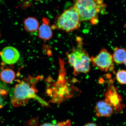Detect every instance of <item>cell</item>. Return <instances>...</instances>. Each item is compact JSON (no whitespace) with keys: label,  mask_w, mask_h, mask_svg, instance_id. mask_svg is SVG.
<instances>
[{"label":"cell","mask_w":126,"mask_h":126,"mask_svg":"<svg viewBox=\"0 0 126 126\" xmlns=\"http://www.w3.org/2000/svg\"><path fill=\"white\" fill-rule=\"evenodd\" d=\"M60 70L57 81L52 85L51 89L47 90V93L52 97L51 101L60 104L66 99L71 98L79 90L66 79L64 62L59 59Z\"/></svg>","instance_id":"cell-1"},{"label":"cell","mask_w":126,"mask_h":126,"mask_svg":"<svg viewBox=\"0 0 126 126\" xmlns=\"http://www.w3.org/2000/svg\"><path fill=\"white\" fill-rule=\"evenodd\" d=\"M31 79V83L25 81L19 82L11 91L10 94L11 101L14 107H18L24 106L31 99L37 100L42 105L47 106V102L37 95V90L33 85L31 83L34 79Z\"/></svg>","instance_id":"cell-2"},{"label":"cell","mask_w":126,"mask_h":126,"mask_svg":"<svg viewBox=\"0 0 126 126\" xmlns=\"http://www.w3.org/2000/svg\"><path fill=\"white\" fill-rule=\"evenodd\" d=\"M74 5L80 21L91 20L94 24L97 22L98 14L106 7L103 0H76Z\"/></svg>","instance_id":"cell-3"},{"label":"cell","mask_w":126,"mask_h":126,"mask_svg":"<svg viewBox=\"0 0 126 126\" xmlns=\"http://www.w3.org/2000/svg\"><path fill=\"white\" fill-rule=\"evenodd\" d=\"M77 48L73 50L71 53H67L68 62L73 67L74 73L77 75L80 73H87L91 70V58L85 50L83 49L82 40L78 37Z\"/></svg>","instance_id":"cell-4"},{"label":"cell","mask_w":126,"mask_h":126,"mask_svg":"<svg viewBox=\"0 0 126 126\" xmlns=\"http://www.w3.org/2000/svg\"><path fill=\"white\" fill-rule=\"evenodd\" d=\"M80 21L78 11L73 5L60 16L56 25L59 29L67 32H71L79 27Z\"/></svg>","instance_id":"cell-5"},{"label":"cell","mask_w":126,"mask_h":126,"mask_svg":"<svg viewBox=\"0 0 126 126\" xmlns=\"http://www.w3.org/2000/svg\"><path fill=\"white\" fill-rule=\"evenodd\" d=\"M92 65L99 70L105 72L114 70L112 56L107 50L102 48L95 57L91 58Z\"/></svg>","instance_id":"cell-6"},{"label":"cell","mask_w":126,"mask_h":126,"mask_svg":"<svg viewBox=\"0 0 126 126\" xmlns=\"http://www.w3.org/2000/svg\"><path fill=\"white\" fill-rule=\"evenodd\" d=\"M105 94V100L111 104L114 111L119 113L122 112L125 106L122 103V96L118 93L116 88L112 83L109 85Z\"/></svg>","instance_id":"cell-7"},{"label":"cell","mask_w":126,"mask_h":126,"mask_svg":"<svg viewBox=\"0 0 126 126\" xmlns=\"http://www.w3.org/2000/svg\"><path fill=\"white\" fill-rule=\"evenodd\" d=\"M0 55L3 62L9 64L15 63L20 57L18 50L12 47H5L0 52Z\"/></svg>","instance_id":"cell-8"},{"label":"cell","mask_w":126,"mask_h":126,"mask_svg":"<svg viewBox=\"0 0 126 126\" xmlns=\"http://www.w3.org/2000/svg\"><path fill=\"white\" fill-rule=\"evenodd\" d=\"M95 110L97 117H106L112 115L114 111L111 104L105 99L97 102L95 107Z\"/></svg>","instance_id":"cell-9"},{"label":"cell","mask_w":126,"mask_h":126,"mask_svg":"<svg viewBox=\"0 0 126 126\" xmlns=\"http://www.w3.org/2000/svg\"><path fill=\"white\" fill-rule=\"evenodd\" d=\"M42 21L43 23L39 28V37L44 40H49L53 36V33L49 25V20L44 18Z\"/></svg>","instance_id":"cell-10"},{"label":"cell","mask_w":126,"mask_h":126,"mask_svg":"<svg viewBox=\"0 0 126 126\" xmlns=\"http://www.w3.org/2000/svg\"><path fill=\"white\" fill-rule=\"evenodd\" d=\"M113 61L116 63L121 64L124 63L126 59V49L116 47L114 49L113 55Z\"/></svg>","instance_id":"cell-11"},{"label":"cell","mask_w":126,"mask_h":126,"mask_svg":"<svg viewBox=\"0 0 126 126\" xmlns=\"http://www.w3.org/2000/svg\"><path fill=\"white\" fill-rule=\"evenodd\" d=\"M24 26L27 31L30 32H34L38 29L39 23L36 18L30 17L25 20Z\"/></svg>","instance_id":"cell-12"},{"label":"cell","mask_w":126,"mask_h":126,"mask_svg":"<svg viewBox=\"0 0 126 126\" xmlns=\"http://www.w3.org/2000/svg\"><path fill=\"white\" fill-rule=\"evenodd\" d=\"M0 78L4 82L10 83L12 82L15 78V74L13 70L10 69H6L1 72Z\"/></svg>","instance_id":"cell-13"},{"label":"cell","mask_w":126,"mask_h":126,"mask_svg":"<svg viewBox=\"0 0 126 126\" xmlns=\"http://www.w3.org/2000/svg\"><path fill=\"white\" fill-rule=\"evenodd\" d=\"M116 78L117 81L120 84H126V70L118 71L116 74Z\"/></svg>","instance_id":"cell-14"},{"label":"cell","mask_w":126,"mask_h":126,"mask_svg":"<svg viewBox=\"0 0 126 126\" xmlns=\"http://www.w3.org/2000/svg\"><path fill=\"white\" fill-rule=\"evenodd\" d=\"M59 126H71L70 120L58 123Z\"/></svg>","instance_id":"cell-15"},{"label":"cell","mask_w":126,"mask_h":126,"mask_svg":"<svg viewBox=\"0 0 126 126\" xmlns=\"http://www.w3.org/2000/svg\"><path fill=\"white\" fill-rule=\"evenodd\" d=\"M39 126H59L58 123L55 124H53L51 123H45L41 124Z\"/></svg>","instance_id":"cell-16"},{"label":"cell","mask_w":126,"mask_h":126,"mask_svg":"<svg viewBox=\"0 0 126 126\" xmlns=\"http://www.w3.org/2000/svg\"><path fill=\"white\" fill-rule=\"evenodd\" d=\"M84 126H98L96 124L93 123H89L85 124Z\"/></svg>","instance_id":"cell-17"},{"label":"cell","mask_w":126,"mask_h":126,"mask_svg":"<svg viewBox=\"0 0 126 126\" xmlns=\"http://www.w3.org/2000/svg\"><path fill=\"white\" fill-rule=\"evenodd\" d=\"M124 64H125L126 67V60L125 61H124Z\"/></svg>","instance_id":"cell-18"},{"label":"cell","mask_w":126,"mask_h":126,"mask_svg":"<svg viewBox=\"0 0 126 126\" xmlns=\"http://www.w3.org/2000/svg\"><path fill=\"white\" fill-rule=\"evenodd\" d=\"M124 28H126V23L124 25Z\"/></svg>","instance_id":"cell-19"},{"label":"cell","mask_w":126,"mask_h":126,"mask_svg":"<svg viewBox=\"0 0 126 126\" xmlns=\"http://www.w3.org/2000/svg\"><path fill=\"white\" fill-rule=\"evenodd\" d=\"M1 37V33H0V38Z\"/></svg>","instance_id":"cell-20"}]
</instances>
